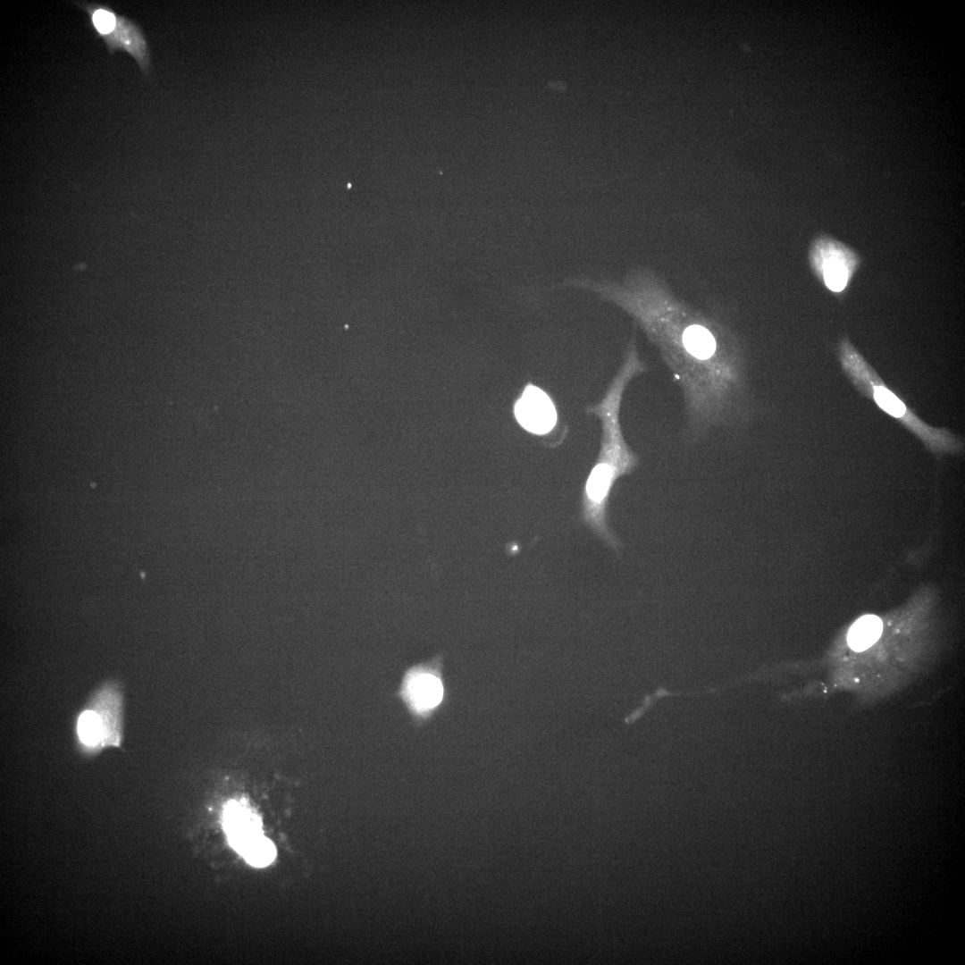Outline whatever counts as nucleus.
I'll return each instance as SVG.
<instances>
[{"label":"nucleus","mask_w":965,"mask_h":965,"mask_svg":"<svg viewBox=\"0 0 965 965\" xmlns=\"http://www.w3.org/2000/svg\"><path fill=\"white\" fill-rule=\"evenodd\" d=\"M517 423L527 432L543 435L557 424L558 413L550 397L541 389L527 384L514 405Z\"/></svg>","instance_id":"nucleus-7"},{"label":"nucleus","mask_w":965,"mask_h":965,"mask_svg":"<svg viewBox=\"0 0 965 965\" xmlns=\"http://www.w3.org/2000/svg\"><path fill=\"white\" fill-rule=\"evenodd\" d=\"M842 368L853 386L873 400L879 408L893 416L916 435L935 453H956L963 448L962 440L946 428H937L920 419L884 382L876 370L852 344L843 338L838 346Z\"/></svg>","instance_id":"nucleus-3"},{"label":"nucleus","mask_w":965,"mask_h":965,"mask_svg":"<svg viewBox=\"0 0 965 965\" xmlns=\"http://www.w3.org/2000/svg\"><path fill=\"white\" fill-rule=\"evenodd\" d=\"M810 262L817 277L830 291L842 293L860 265L858 255L843 243L820 236L811 245Z\"/></svg>","instance_id":"nucleus-6"},{"label":"nucleus","mask_w":965,"mask_h":965,"mask_svg":"<svg viewBox=\"0 0 965 965\" xmlns=\"http://www.w3.org/2000/svg\"><path fill=\"white\" fill-rule=\"evenodd\" d=\"M608 287L605 298L632 314L656 343L680 386L690 434L743 423L749 415L747 367L740 348L709 323L674 309L645 281Z\"/></svg>","instance_id":"nucleus-1"},{"label":"nucleus","mask_w":965,"mask_h":965,"mask_svg":"<svg viewBox=\"0 0 965 965\" xmlns=\"http://www.w3.org/2000/svg\"><path fill=\"white\" fill-rule=\"evenodd\" d=\"M627 380L615 376L602 399L587 407L601 425L600 448L597 460L584 483L582 498V520L610 548L618 550V539L608 524L609 496L617 479L632 473L639 464L638 457L623 435L619 414Z\"/></svg>","instance_id":"nucleus-2"},{"label":"nucleus","mask_w":965,"mask_h":965,"mask_svg":"<svg viewBox=\"0 0 965 965\" xmlns=\"http://www.w3.org/2000/svg\"><path fill=\"white\" fill-rule=\"evenodd\" d=\"M883 630L881 619L873 615L859 618L850 628L847 641L856 651H862L873 645L880 637Z\"/></svg>","instance_id":"nucleus-10"},{"label":"nucleus","mask_w":965,"mask_h":965,"mask_svg":"<svg viewBox=\"0 0 965 965\" xmlns=\"http://www.w3.org/2000/svg\"><path fill=\"white\" fill-rule=\"evenodd\" d=\"M405 690L407 701L417 710L434 708L441 702L443 694L440 679L428 673L412 675L406 683Z\"/></svg>","instance_id":"nucleus-9"},{"label":"nucleus","mask_w":965,"mask_h":965,"mask_svg":"<svg viewBox=\"0 0 965 965\" xmlns=\"http://www.w3.org/2000/svg\"><path fill=\"white\" fill-rule=\"evenodd\" d=\"M223 818L229 842L235 850L248 839L262 834L260 818L246 802H228Z\"/></svg>","instance_id":"nucleus-8"},{"label":"nucleus","mask_w":965,"mask_h":965,"mask_svg":"<svg viewBox=\"0 0 965 965\" xmlns=\"http://www.w3.org/2000/svg\"><path fill=\"white\" fill-rule=\"evenodd\" d=\"M122 694L113 684L101 687L79 715L76 734L82 751L93 754L122 740Z\"/></svg>","instance_id":"nucleus-4"},{"label":"nucleus","mask_w":965,"mask_h":965,"mask_svg":"<svg viewBox=\"0 0 965 965\" xmlns=\"http://www.w3.org/2000/svg\"><path fill=\"white\" fill-rule=\"evenodd\" d=\"M236 851L249 864L258 868L269 865L276 857L274 844L262 834L248 839Z\"/></svg>","instance_id":"nucleus-11"},{"label":"nucleus","mask_w":965,"mask_h":965,"mask_svg":"<svg viewBox=\"0 0 965 965\" xmlns=\"http://www.w3.org/2000/svg\"><path fill=\"white\" fill-rule=\"evenodd\" d=\"M76 4L88 13L96 33L105 40L110 53L117 49L128 52L137 61L141 70L147 73L149 69L147 44L136 24L118 15L105 5L85 2Z\"/></svg>","instance_id":"nucleus-5"}]
</instances>
